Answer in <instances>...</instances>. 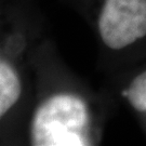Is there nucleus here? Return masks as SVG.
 <instances>
[{
    "label": "nucleus",
    "instance_id": "f257e3e1",
    "mask_svg": "<svg viewBox=\"0 0 146 146\" xmlns=\"http://www.w3.org/2000/svg\"><path fill=\"white\" fill-rule=\"evenodd\" d=\"M88 116L86 105L73 95H55L37 110L31 125V143L35 146L87 145L82 130Z\"/></svg>",
    "mask_w": 146,
    "mask_h": 146
},
{
    "label": "nucleus",
    "instance_id": "f03ea898",
    "mask_svg": "<svg viewBox=\"0 0 146 146\" xmlns=\"http://www.w3.org/2000/svg\"><path fill=\"white\" fill-rule=\"evenodd\" d=\"M103 41L122 49L146 35V0H106L99 21Z\"/></svg>",
    "mask_w": 146,
    "mask_h": 146
},
{
    "label": "nucleus",
    "instance_id": "7ed1b4c3",
    "mask_svg": "<svg viewBox=\"0 0 146 146\" xmlns=\"http://www.w3.org/2000/svg\"><path fill=\"white\" fill-rule=\"evenodd\" d=\"M21 94V84L14 72L8 64H0V115L15 103Z\"/></svg>",
    "mask_w": 146,
    "mask_h": 146
},
{
    "label": "nucleus",
    "instance_id": "20e7f679",
    "mask_svg": "<svg viewBox=\"0 0 146 146\" xmlns=\"http://www.w3.org/2000/svg\"><path fill=\"white\" fill-rule=\"evenodd\" d=\"M132 106L137 110H146V72L139 75L128 89V95Z\"/></svg>",
    "mask_w": 146,
    "mask_h": 146
}]
</instances>
